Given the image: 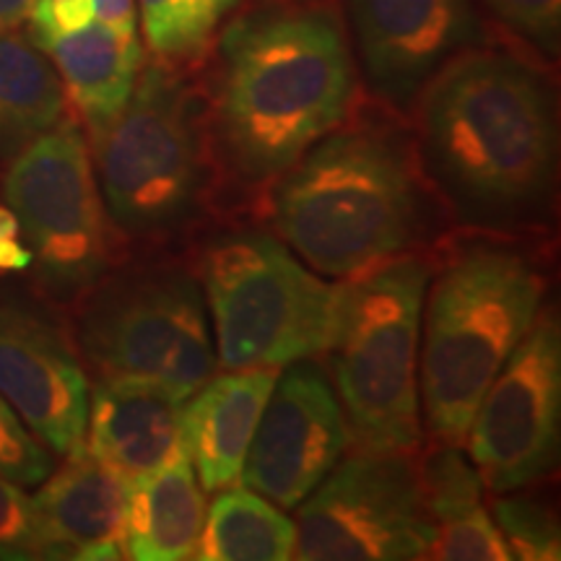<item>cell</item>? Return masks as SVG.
<instances>
[{
    "label": "cell",
    "instance_id": "8992f818",
    "mask_svg": "<svg viewBox=\"0 0 561 561\" xmlns=\"http://www.w3.org/2000/svg\"><path fill=\"white\" fill-rule=\"evenodd\" d=\"M89 149L107 219L123 234L159 240L198 214L208 185V125L198 94L174 70H140L130 102Z\"/></svg>",
    "mask_w": 561,
    "mask_h": 561
},
{
    "label": "cell",
    "instance_id": "1f68e13d",
    "mask_svg": "<svg viewBox=\"0 0 561 561\" xmlns=\"http://www.w3.org/2000/svg\"><path fill=\"white\" fill-rule=\"evenodd\" d=\"M231 3H237V0H231Z\"/></svg>",
    "mask_w": 561,
    "mask_h": 561
},
{
    "label": "cell",
    "instance_id": "52a82bcc",
    "mask_svg": "<svg viewBox=\"0 0 561 561\" xmlns=\"http://www.w3.org/2000/svg\"><path fill=\"white\" fill-rule=\"evenodd\" d=\"M198 280L221 369H284L318 359L331 341L339 284L322 280L271 234L216 237Z\"/></svg>",
    "mask_w": 561,
    "mask_h": 561
},
{
    "label": "cell",
    "instance_id": "ac0fdd59",
    "mask_svg": "<svg viewBox=\"0 0 561 561\" xmlns=\"http://www.w3.org/2000/svg\"><path fill=\"white\" fill-rule=\"evenodd\" d=\"M37 47L58 70L66 100L76 121L87 128L89 144L100 140L136 89L144 66L140 39L91 21L83 30L47 37Z\"/></svg>",
    "mask_w": 561,
    "mask_h": 561
},
{
    "label": "cell",
    "instance_id": "30bf717a",
    "mask_svg": "<svg viewBox=\"0 0 561 561\" xmlns=\"http://www.w3.org/2000/svg\"><path fill=\"white\" fill-rule=\"evenodd\" d=\"M401 450L346 453L294 517L301 561L430 559L434 528L421 466Z\"/></svg>",
    "mask_w": 561,
    "mask_h": 561
},
{
    "label": "cell",
    "instance_id": "cb8c5ba5",
    "mask_svg": "<svg viewBox=\"0 0 561 561\" xmlns=\"http://www.w3.org/2000/svg\"><path fill=\"white\" fill-rule=\"evenodd\" d=\"M494 502L491 517L500 530L504 546L512 559L523 561H557L561 557V533L557 517L541 504L523 500V496L500 494Z\"/></svg>",
    "mask_w": 561,
    "mask_h": 561
},
{
    "label": "cell",
    "instance_id": "7c38bea8",
    "mask_svg": "<svg viewBox=\"0 0 561 561\" xmlns=\"http://www.w3.org/2000/svg\"><path fill=\"white\" fill-rule=\"evenodd\" d=\"M351 432L331 377L318 359L278 371L240 483L280 510H297L348 453Z\"/></svg>",
    "mask_w": 561,
    "mask_h": 561
},
{
    "label": "cell",
    "instance_id": "44dd1931",
    "mask_svg": "<svg viewBox=\"0 0 561 561\" xmlns=\"http://www.w3.org/2000/svg\"><path fill=\"white\" fill-rule=\"evenodd\" d=\"M68 117L53 60L24 34L0 37V164L9 167L34 140Z\"/></svg>",
    "mask_w": 561,
    "mask_h": 561
},
{
    "label": "cell",
    "instance_id": "6da1fadb",
    "mask_svg": "<svg viewBox=\"0 0 561 561\" xmlns=\"http://www.w3.org/2000/svg\"><path fill=\"white\" fill-rule=\"evenodd\" d=\"M416 157L462 224L510 231L546 210L559 121L546 76L520 55L468 47L421 89Z\"/></svg>",
    "mask_w": 561,
    "mask_h": 561
},
{
    "label": "cell",
    "instance_id": "9c48e42d",
    "mask_svg": "<svg viewBox=\"0 0 561 561\" xmlns=\"http://www.w3.org/2000/svg\"><path fill=\"white\" fill-rule=\"evenodd\" d=\"M5 206L19 219L39 286L58 301H76L110 268V219L89 140L66 117L9 164Z\"/></svg>",
    "mask_w": 561,
    "mask_h": 561
},
{
    "label": "cell",
    "instance_id": "3957f363",
    "mask_svg": "<svg viewBox=\"0 0 561 561\" xmlns=\"http://www.w3.org/2000/svg\"><path fill=\"white\" fill-rule=\"evenodd\" d=\"M426 180L409 133L343 121L273 187V227L307 268L351 278L403 255L426 231Z\"/></svg>",
    "mask_w": 561,
    "mask_h": 561
},
{
    "label": "cell",
    "instance_id": "7402d4cb",
    "mask_svg": "<svg viewBox=\"0 0 561 561\" xmlns=\"http://www.w3.org/2000/svg\"><path fill=\"white\" fill-rule=\"evenodd\" d=\"M297 530L278 504L250 489H221L206 507L198 561H286L294 557Z\"/></svg>",
    "mask_w": 561,
    "mask_h": 561
},
{
    "label": "cell",
    "instance_id": "7a4b0ae2",
    "mask_svg": "<svg viewBox=\"0 0 561 561\" xmlns=\"http://www.w3.org/2000/svg\"><path fill=\"white\" fill-rule=\"evenodd\" d=\"M354 96V55L328 9L286 5L234 21L210 121L224 164L248 185L276 180L348 121Z\"/></svg>",
    "mask_w": 561,
    "mask_h": 561
},
{
    "label": "cell",
    "instance_id": "5b68a950",
    "mask_svg": "<svg viewBox=\"0 0 561 561\" xmlns=\"http://www.w3.org/2000/svg\"><path fill=\"white\" fill-rule=\"evenodd\" d=\"M432 265L403 252L339 280L325 356L351 442L364 450L421 445L419 341Z\"/></svg>",
    "mask_w": 561,
    "mask_h": 561
},
{
    "label": "cell",
    "instance_id": "e0dca14e",
    "mask_svg": "<svg viewBox=\"0 0 561 561\" xmlns=\"http://www.w3.org/2000/svg\"><path fill=\"white\" fill-rule=\"evenodd\" d=\"M62 458L34 496L62 559H125L128 481L87 442Z\"/></svg>",
    "mask_w": 561,
    "mask_h": 561
},
{
    "label": "cell",
    "instance_id": "484cf974",
    "mask_svg": "<svg viewBox=\"0 0 561 561\" xmlns=\"http://www.w3.org/2000/svg\"><path fill=\"white\" fill-rule=\"evenodd\" d=\"M55 460L16 411L0 396V476L19 486H39L53 473Z\"/></svg>",
    "mask_w": 561,
    "mask_h": 561
},
{
    "label": "cell",
    "instance_id": "ffe728a7",
    "mask_svg": "<svg viewBox=\"0 0 561 561\" xmlns=\"http://www.w3.org/2000/svg\"><path fill=\"white\" fill-rule=\"evenodd\" d=\"M424 500L434 528L430 559L442 561H507L494 517L483 502V481L462 447L439 445L421 466Z\"/></svg>",
    "mask_w": 561,
    "mask_h": 561
},
{
    "label": "cell",
    "instance_id": "603a6c76",
    "mask_svg": "<svg viewBox=\"0 0 561 561\" xmlns=\"http://www.w3.org/2000/svg\"><path fill=\"white\" fill-rule=\"evenodd\" d=\"M231 5V0H138L146 45L161 60L198 58Z\"/></svg>",
    "mask_w": 561,
    "mask_h": 561
},
{
    "label": "cell",
    "instance_id": "5bb4252c",
    "mask_svg": "<svg viewBox=\"0 0 561 561\" xmlns=\"http://www.w3.org/2000/svg\"><path fill=\"white\" fill-rule=\"evenodd\" d=\"M89 377L70 343L19 307H0V396L55 455L87 439Z\"/></svg>",
    "mask_w": 561,
    "mask_h": 561
},
{
    "label": "cell",
    "instance_id": "ba28073f",
    "mask_svg": "<svg viewBox=\"0 0 561 561\" xmlns=\"http://www.w3.org/2000/svg\"><path fill=\"white\" fill-rule=\"evenodd\" d=\"M81 299L76 341L94 377H138L191 398L219 371L201 280L185 268L104 273Z\"/></svg>",
    "mask_w": 561,
    "mask_h": 561
},
{
    "label": "cell",
    "instance_id": "4dcf8cb0",
    "mask_svg": "<svg viewBox=\"0 0 561 561\" xmlns=\"http://www.w3.org/2000/svg\"><path fill=\"white\" fill-rule=\"evenodd\" d=\"M34 0H0V37L19 32L32 16Z\"/></svg>",
    "mask_w": 561,
    "mask_h": 561
},
{
    "label": "cell",
    "instance_id": "d6986e66",
    "mask_svg": "<svg viewBox=\"0 0 561 561\" xmlns=\"http://www.w3.org/2000/svg\"><path fill=\"white\" fill-rule=\"evenodd\" d=\"M206 507V491L201 489L191 458L180 447L159 471L128 481L125 559H193Z\"/></svg>",
    "mask_w": 561,
    "mask_h": 561
},
{
    "label": "cell",
    "instance_id": "83f0119b",
    "mask_svg": "<svg viewBox=\"0 0 561 561\" xmlns=\"http://www.w3.org/2000/svg\"><path fill=\"white\" fill-rule=\"evenodd\" d=\"M94 21V0H34L30 24V39L34 45L55 34L83 30Z\"/></svg>",
    "mask_w": 561,
    "mask_h": 561
},
{
    "label": "cell",
    "instance_id": "277c9868",
    "mask_svg": "<svg viewBox=\"0 0 561 561\" xmlns=\"http://www.w3.org/2000/svg\"><path fill=\"white\" fill-rule=\"evenodd\" d=\"M546 278L530 255L500 242L455 250L426 284L419 341L421 426L466 447L483 392L543 307Z\"/></svg>",
    "mask_w": 561,
    "mask_h": 561
},
{
    "label": "cell",
    "instance_id": "2e32d148",
    "mask_svg": "<svg viewBox=\"0 0 561 561\" xmlns=\"http://www.w3.org/2000/svg\"><path fill=\"white\" fill-rule=\"evenodd\" d=\"M278 371H216L185 401L180 442L203 491H221L240 481L250 442L255 437Z\"/></svg>",
    "mask_w": 561,
    "mask_h": 561
},
{
    "label": "cell",
    "instance_id": "d4e9b609",
    "mask_svg": "<svg viewBox=\"0 0 561 561\" xmlns=\"http://www.w3.org/2000/svg\"><path fill=\"white\" fill-rule=\"evenodd\" d=\"M0 559H62L34 496L5 476H0Z\"/></svg>",
    "mask_w": 561,
    "mask_h": 561
},
{
    "label": "cell",
    "instance_id": "f1b7e54d",
    "mask_svg": "<svg viewBox=\"0 0 561 561\" xmlns=\"http://www.w3.org/2000/svg\"><path fill=\"white\" fill-rule=\"evenodd\" d=\"M32 268V252L21 240L19 219L9 206H0V273Z\"/></svg>",
    "mask_w": 561,
    "mask_h": 561
},
{
    "label": "cell",
    "instance_id": "4316f807",
    "mask_svg": "<svg viewBox=\"0 0 561 561\" xmlns=\"http://www.w3.org/2000/svg\"><path fill=\"white\" fill-rule=\"evenodd\" d=\"M507 30L546 55L559 53L561 0H483Z\"/></svg>",
    "mask_w": 561,
    "mask_h": 561
},
{
    "label": "cell",
    "instance_id": "4fadbf2b",
    "mask_svg": "<svg viewBox=\"0 0 561 561\" xmlns=\"http://www.w3.org/2000/svg\"><path fill=\"white\" fill-rule=\"evenodd\" d=\"M348 16L367 83L398 110L479 37L471 0H348Z\"/></svg>",
    "mask_w": 561,
    "mask_h": 561
},
{
    "label": "cell",
    "instance_id": "9a60e30c",
    "mask_svg": "<svg viewBox=\"0 0 561 561\" xmlns=\"http://www.w3.org/2000/svg\"><path fill=\"white\" fill-rule=\"evenodd\" d=\"M185 396L138 377H96L89 388L87 447L125 481L159 471L180 450Z\"/></svg>",
    "mask_w": 561,
    "mask_h": 561
},
{
    "label": "cell",
    "instance_id": "8fae6325",
    "mask_svg": "<svg viewBox=\"0 0 561 561\" xmlns=\"http://www.w3.org/2000/svg\"><path fill=\"white\" fill-rule=\"evenodd\" d=\"M483 489L512 494L557 471L561 450V328L541 307L476 405L466 437Z\"/></svg>",
    "mask_w": 561,
    "mask_h": 561
},
{
    "label": "cell",
    "instance_id": "f546056e",
    "mask_svg": "<svg viewBox=\"0 0 561 561\" xmlns=\"http://www.w3.org/2000/svg\"><path fill=\"white\" fill-rule=\"evenodd\" d=\"M94 21L123 37H138L136 0H94Z\"/></svg>",
    "mask_w": 561,
    "mask_h": 561
}]
</instances>
